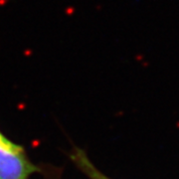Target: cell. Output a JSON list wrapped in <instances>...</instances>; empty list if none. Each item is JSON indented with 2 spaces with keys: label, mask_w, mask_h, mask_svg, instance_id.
<instances>
[{
  "label": "cell",
  "mask_w": 179,
  "mask_h": 179,
  "mask_svg": "<svg viewBox=\"0 0 179 179\" xmlns=\"http://www.w3.org/2000/svg\"><path fill=\"white\" fill-rule=\"evenodd\" d=\"M37 172H42V168L30 160L23 146L0 131V179H29Z\"/></svg>",
  "instance_id": "1"
},
{
  "label": "cell",
  "mask_w": 179,
  "mask_h": 179,
  "mask_svg": "<svg viewBox=\"0 0 179 179\" xmlns=\"http://www.w3.org/2000/svg\"><path fill=\"white\" fill-rule=\"evenodd\" d=\"M70 157L75 165L90 179H110L106 176L103 173H102L92 163V161L90 160L87 153L83 149L79 147H74L70 154Z\"/></svg>",
  "instance_id": "2"
}]
</instances>
